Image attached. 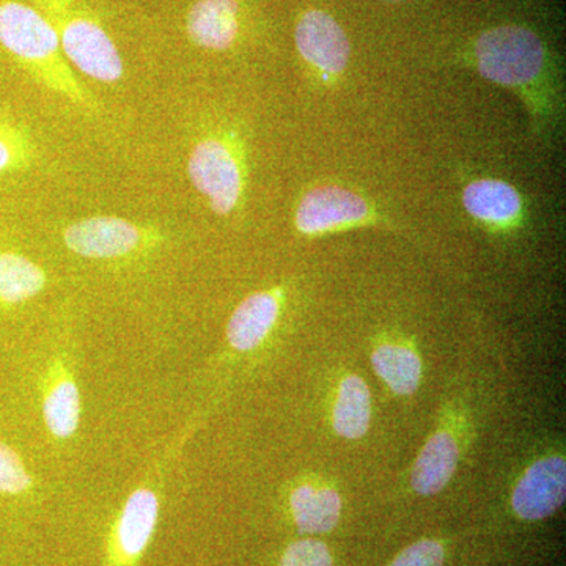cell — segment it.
<instances>
[{"label":"cell","mask_w":566,"mask_h":566,"mask_svg":"<svg viewBox=\"0 0 566 566\" xmlns=\"http://www.w3.org/2000/svg\"><path fill=\"white\" fill-rule=\"evenodd\" d=\"M35 156L32 137L21 125L0 114V175L28 169Z\"/></svg>","instance_id":"d6986e66"},{"label":"cell","mask_w":566,"mask_h":566,"mask_svg":"<svg viewBox=\"0 0 566 566\" xmlns=\"http://www.w3.org/2000/svg\"><path fill=\"white\" fill-rule=\"evenodd\" d=\"M159 512L161 497L155 480L142 483L112 524L102 566H139L158 527Z\"/></svg>","instance_id":"5b68a950"},{"label":"cell","mask_w":566,"mask_h":566,"mask_svg":"<svg viewBox=\"0 0 566 566\" xmlns=\"http://www.w3.org/2000/svg\"><path fill=\"white\" fill-rule=\"evenodd\" d=\"M186 32L202 50H229L240 32V3L238 0H196L186 17Z\"/></svg>","instance_id":"4fadbf2b"},{"label":"cell","mask_w":566,"mask_h":566,"mask_svg":"<svg viewBox=\"0 0 566 566\" xmlns=\"http://www.w3.org/2000/svg\"><path fill=\"white\" fill-rule=\"evenodd\" d=\"M281 316V296L256 292L234 308L227 324V344L237 353H252L268 340Z\"/></svg>","instance_id":"7c38bea8"},{"label":"cell","mask_w":566,"mask_h":566,"mask_svg":"<svg viewBox=\"0 0 566 566\" xmlns=\"http://www.w3.org/2000/svg\"><path fill=\"white\" fill-rule=\"evenodd\" d=\"M286 512L297 534L326 535L340 523L344 501L333 483L305 479L290 488Z\"/></svg>","instance_id":"9c48e42d"},{"label":"cell","mask_w":566,"mask_h":566,"mask_svg":"<svg viewBox=\"0 0 566 566\" xmlns=\"http://www.w3.org/2000/svg\"><path fill=\"white\" fill-rule=\"evenodd\" d=\"M475 52L483 76L504 85L534 81L545 62V50L538 36L513 25L483 33L476 41Z\"/></svg>","instance_id":"3957f363"},{"label":"cell","mask_w":566,"mask_h":566,"mask_svg":"<svg viewBox=\"0 0 566 566\" xmlns=\"http://www.w3.org/2000/svg\"><path fill=\"white\" fill-rule=\"evenodd\" d=\"M371 423V395L359 375L348 374L338 382L333 408L335 433L348 441L364 438Z\"/></svg>","instance_id":"9a60e30c"},{"label":"cell","mask_w":566,"mask_h":566,"mask_svg":"<svg viewBox=\"0 0 566 566\" xmlns=\"http://www.w3.org/2000/svg\"><path fill=\"white\" fill-rule=\"evenodd\" d=\"M41 412L48 433L57 441L73 438L81 423L80 387L70 360L63 354L52 357L41 385Z\"/></svg>","instance_id":"ba28073f"},{"label":"cell","mask_w":566,"mask_h":566,"mask_svg":"<svg viewBox=\"0 0 566 566\" xmlns=\"http://www.w3.org/2000/svg\"><path fill=\"white\" fill-rule=\"evenodd\" d=\"M70 252L91 260H117L136 255L163 240L158 230L115 216H92L70 223L62 234Z\"/></svg>","instance_id":"277c9868"},{"label":"cell","mask_w":566,"mask_h":566,"mask_svg":"<svg viewBox=\"0 0 566 566\" xmlns=\"http://www.w3.org/2000/svg\"><path fill=\"white\" fill-rule=\"evenodd\" d=\"M566 497L564 455L538 458L517 480L510 505L521 521L536 523L556 515Z\"/></svg>","instance_id":"52a82bcc"},{"label":"cell","mask_w":566,"mask_h":566,"mask_svg":"<svg viewBox=\"0 0 566 566\" xmlns=\"http://www.w3.org/2000/svg\"><path fill=\"white\" fill-rule=\"evenodd\" d=\"M33 488V476L25 468L20 453L0 441V495L28 494Z\"/></svg>","instance_id":"ffe728a7"},{"label":"cell","mask_w":566,"mask_h":566,"mask_svg":"<svg viewBox=\"0 0 566 566\" xmlns=\"http://www.w3.org/2000/svg\"><path fill=\"white\" fill-rule=\"evenodd\" d=\"M0 46L40 84L84 109H95L92 96L66 63L57 33L35 7L0 0Z\"/></svg>","instance_id":"6da1fadb"},{"label":"cell","mask_w":566,"mask_h":566,"mask_svg":"<svg viewBox=\"0 0 566 566\" xmlns=\"http://www.w3.org/2000/svg\"><path fill=\"white\" fill-rule=\"evenodd\" d=\"M464 207L476 219L502 223L516 218L521 200L515 189L506 182L480 180L465 188Z\"/></svg>","instance_id":"ac0fdd59"},{"label":"cell","mask_w":566,"mask_h":566,"mask_svg":"<svg viewBox=\"0 0 566 566\" xmlns=\"http://www.w3.org/2000/svg\"><path fill=\"white\" fill-rule=\"evenodd\" d=\"M188 175L216 214H230L243 192V170L232 147L218 137L193 145L188 158Z\"/></svg>","instance_id":"8992f818"},{"label":"cell","mask_w":566,"mask_h":566,"mask_svg":"<svg viewBox=\"0 0 566 566\" xmlns=\"http://www.w3.org/2000/svg\"><path fill=\"white\" fill-rule=\"evenodd\" d=\"M48 274L20 252L0 251V308H13L46 289Z\"/></svg>","instance_id":"2e32d148"},{"label":"cell","mask_w":566,"mask_h":566,"mask_svg":"<svg viewBox=\"0 0 566 566\" xmlns=\"http://www.w3.org/2000/svg\"><path fill=\"white\" fill-rule=\"evenodd\" d=\"M367 203L356 193L326 186L305 193L296 211V227L305 234H316L364 221Z\"/></svg>","instance_id":"30bf717a"},{"label":"cell","mask_w":566,"mask_h":566,"mask_svg":"<svg viewBox=\"0 0 566 566\" xmlns=\"http://www.w3.org/2000/svg\"><path fill=\"white\" fill-rule=\"evenodd\" d=\"M277 566H334V556L322 539L304 536L283 549Z\"/></svg>","instance_id":"44dd1931"},{"label":"cell","mask_w":566,"mask_h":566,"mask_svg":"<svg viewBox=\"0 0 566 566\" xmlns=\"http://www.w3.org/2000/svg\"><path fill=\"white\" fill-rule=\"evenodd\" d=\"M296 44L305 61L326 73L345 70L349 43L337 21L323 11H307L296 25Z\"/></svg>","instance_id":"8fae6325"},{"label":"cell","mask_w":566,"mask_h":566,"mask_svg":"<svg viewBox=\"0 0 566 566\" xmlns=\"http://www.w3.org/2000/svg\"><path fill=\"white\" fill-rule=\"evenodd\" d=\"M460 463L457 436L439 428L424 442L411 471V486L422 497L439 494L452 480Z\"/></svg>","instance_id":"5bb4252c"},{"label":"cell","mask_w":566,"mask_h":566,"mask_svg":"<svg viewBox=\"0 0 566 566\" xmlns=\"http://www.w3.org/2000/svg\"><path fill=\"white\" fill-rule=\"evenodd\" d=\"M51 22L63 54L85 76L99 82L120 81L123 61L109 33L76 0H32Z\"/></svg>","instance_id":"7a4b0ae2"},{"label":"cell","mask_w":566,"mask_h":566,"mask_svg":"<svg viewBox=\"0 0 566 566\" xmlns=\"http://www.w3.org/2000/svg\"><path fill=\"white\" fill-rule=\"evenodd\" d=\"M446 543L436 538H423L405 547L387 566H444Z\"/></svg>","instance_id":"7402d4cb"},{"label":"cell","mask_w":566,"mask_h":566,"mask_svg":"<svg viewBox=\"0 0 566 566\" xmlns=\"http://www.w3.org/2000/svg\"><path fill=\"white\" fill-rule=\"evenodd\" d=\"M375 374L395 395L408 397L417 392L422 381V359L411 346L382 344L371 353Z\"/></svg>","instance_id":"e0dca14e"}]
</instances>
